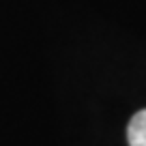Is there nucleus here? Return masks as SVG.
<instances>
[{
	"label": "nucleus",
	"instance_id": "obj_1",
	"mask_svg": "<svg viewBox=\"0 0 146 146\" xmlns=\"http://www.w3.org/2000/svg\"><path fill=\"white\" fill-rule=\"evenodd\" d=\"M129 146H146V110H140L127 127Z\"/></svg>",
	"mask_w": 146,
	"mask_h": 146
}]
</instances>
